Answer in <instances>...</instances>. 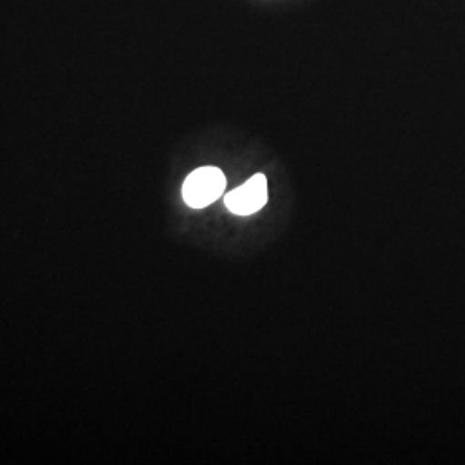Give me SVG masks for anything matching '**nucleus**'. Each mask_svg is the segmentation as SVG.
Listing matches in <instances>:
<instances>
[{"mask_svg":"<svg viewBox=\"0 0 465 465\" xmlns=\"http://www.w3.org/2000/svg\"><path fill=\"white\" fill-rule=\"evenodd\" d=\"M226 207L236 216H250L267 203V180L264 174L252 176L247 183L238 186L224 197Z\"/></svg>","mask_w":465,"mask_h":465,"instance_id":"f03ea898","label":"nucleus"},{"mask_svg":"<svg viewBox=\"0 0 465 465\" xmlns=\"http://www.w3.org/2000/svg\"><path fill=\"white\" fill-rule=\"evenodd\" d=\"M226 188V176L213 166L195 169L183 183V199L192 209H203L216 202Z\"/></svg>","mask_w":465,"mask_h":465,"instance_id":"f257e3e1","label":"nucleus"}]
</instances>
